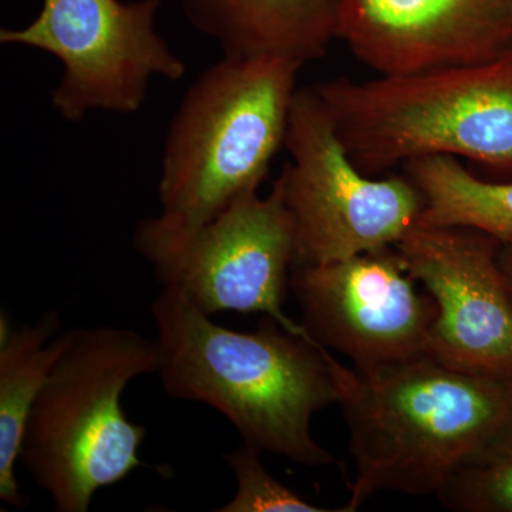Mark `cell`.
I'll return each mask as SVG.
<instances>
[{
  "label": "cell",
  "mask_w": 512,
  "mask_h": 512,
  "mask_svg": "<svg viewBox=\"0 0 512 512\" xmlns=\"http://www.w3.org/2000/svg\"><path fill=\"white\" fill-rule=\"evenodd\" d=\"M151 313L168 396L218 410L261 453L308 467L338 464L311 431L312 417L342 399V363L329 349L268 315L254 332L224 328L167 288Z\"/></svg>",
  "instance_id": "6da1fadb"
},
{
  "label": "cell",
  "mask_w": 512,
  "mask_h": 512,
  "mask_svg": "<svg viewBox=\"0 0 512 512\" xmlns=\"http://www.w3.org/2000/svg\"><path fill=\"white\" fill-rule=\"evenodd\" d=\"M355 477L346 511L382 491L437 495L512 434V383L430 356L373 372L340 366Z\"/></svg>",
  "instance_id": "7a4b0ae2"
},
{
  "label": "cell",
  "mask_w": 512,
  "mask_h": 512,
  "mask_svg": "<svg viewBox=\"0 0 512 512\" xmlns=\"http://www.w3.org/2000/svg\"><path fill=\"white\" fill-rule=\"evenodd\" d=\"M302 67L275 57H231L191 84L165 134L158 220L201 227L258 192L285 147Z\"/></svg>",
  "instance_id": "3957f363"
},
{
  "label": "cell",
  "mask_w": 512,
  "mask_h": 512,
  "mask_svg": "<svg viewBox=\"0 0 512 512\" xmlns=\"http://www.w3.org/2000/svg\"><path fill=\"white\" fill-rule=\"evenodd\" d=\"M157 340L136 330H69L66 348L30 412L19 460L57 512H87L101 488L143 466L147 430L128 420L121 396L131 380L158 373Z\"/></svg>",
  "instance_id": "277c9868"
},
{
  "label": "cell",
  "mask_w": 512,
  "mask_h": 512,
  "mask_svg": "<svg viewBox=\"0 0 512 512\" xmlns=\"http://www.w3.org/2000/svg\"><path fill=\"white\" fill-rule=\"evenodd\" d=\"M313 89L366 174L433 156L512 171V47L487 62Z\"/></svg>",
  "instance_id": "5b68a950"
},
{
  "label": "cell",
  "mask_w": 512,
  "mask_h": 512,
  "mask_svg": "<svg viewBox=\"0 0 512 512\" xmlns=\"http://www.w3.org/2000/svg\"><path fill=\"white\" fill-rule=\"evenodd\" d=\"M275 181L295 229L293 265H322L387 247L419 224L424 198L412 178L366 174L343 144L315 89H298Z\"/></svg>",
  "instance_id": "8992f818"
},
{
  "label": "cell",
  "mask_w": 512,
  "mask_h": 512,
  "mask_svg": "<svg viewBox=\"0 0 512 512\" xmlns=\"http://www.w3.org/2000/svg\"><path fill=\"white\" fill-rule=\"evenodd\" d=\"M134 247L153 266L163 288L180 293L207 315L262 313L311 338L284 311L296 242L275 187L266 197L255 192L239 198L197 228H174L147 218L138 224Z\"/></svg>",
  "instance_id": "52a82bcc"
},
{
  "label": "cell",
  "mask_w": 512,
  "mask_h": 512,
  "mask_svg": "<svg viewBox=\"0 0 512 512\" xmlns=\"http://www.w3.org/2000/svg\"><path fill=\"white\" fill-rule=\"evenodd\" d=\"M161 0H42L29 25L0 43L42 50L62 64L53 109L70 123L90 113L134 114L154 77L178 82L187 66L157 32Z\"/></svg>",
  "instance_id": "ba28073f"
},
{
  "label": "cell",
  "mask_w": 512,
  "mask_h": 512,
  "mask_svg": "<svg viewBox=\"0 0 512 512\" xmlns=\"http://www.w3.org/2000/svg\"><path fill=\"white\" fill-rule=\"evenodd\" d=\"M302 326L316 343L373 372L427 356L437 306L396 247L322 265H292Z\"/></svg>",
  "instance_id": "9c48e42d"
},
{
  "label": "cell",
  "mask_w": 512,
  "mask_h": 512,
  "mask_svg": "<svg viewBox=\"0 0 512 512\" xmlns=\"http://www.w3.org/2000/svg\"><path fill=\"white\" fill-rule=\"evenodd\" d=\"M396 248L436 302L427 356L512 383V293L501 242L473 228L417 224Z\"/></svg>",
  "instance_id": "30bf717a"
},
{
  "label": "cell",
  "mask_w": 512,
  "mask_h": 512,
  "mask_svg": "<svg viewBox=\"0 0 512 512\" xmlns=\"http://www.w3.org/2000/svg\"><path fill=\"white\" fill-rule=\"evenodd\" d=\"M336 39L379 76L487 62L512 47V0H338Z\"/></svg>",
  "instance_id": "8fae6325"
},
{
  "label": "cell",
  "mask_w": 512,
  "mask_h": 512,
  "mask_svg": "<svg viewBox=\"0 0 512 512\" xmlns=\"http://www.w3.org/2000/svg\"><path fill=\"white\" fill-rule=\"evenodd\" d=\"M192 28L222 56L275 57L303 67L336 39L338 0H183Z\"/></svg>",
  "instance_id": "7c38bea8"
},
{
  "label": "cell",
  "mask_w": 512,
  "mask_h": 512,
  "mask_svg": "<svg viewBox=\"0 0 512 512\" xmlns=\"http://www.w3.org/2000/svg\"><path fill=\"white\" fill-rule=\"evenodd\" d=\"M59 328V315L47 312L0 342V500L15 508L28 505L15 474L26 424L69 339Z\"/></svg>",
  "instance_id": "4fadbf2b"
},
{
  "label": "cell",
  "mask_w": 512,
  "mask_h": 512,
  "mask_svg": "<svg viewBox=\"0 0 512 512\" xmlns=\"http://www.w3.org/2000/svg\"><path fill=\"white\" fill-rule=\"evenodd\" d=\"M403 171L423 194L419 225L473 228L500 242L512 238V181L483 180L447 156L417 158Z\"/></svg>",
  "instance_id": "5bb4252c"
},
{
  "label": "cell",
  "mask_w": 512,
  "mask_h": 512,
  "mask_svg": "<svg viewBox=\"0 0 512 512\" xmlns=\"http://www.w3.org/2000/svg\"><path fill=\"white\" fill-rule=\"evenodd\" d=\"M436 497L451 511L512 512V434L461 468Z\"/></svg>",
  "instance_id": "9a60e30c"
},
{
  "label": "cell",
  "mask_w": 512,
  "mask_h": 512,
  "mask_svg": "<svg viewBox=\"0 0 512 512\" xmlns=\"http://www.w3.org/2000/svg\"><path fill=\"white\" fill-rule=\"evenodd\" d=\"M238 488L220 512H330V508L309 503L291 487L276 480L264 467L261 451L245 444L224 454ZM339 512V511H338Z\"/></svg>",
  "instance_id": "2e32d148"
},
{
  "label": "cell",
  "mask_w": 512,
  "mask_h": 512,
  "mask_svg": "<svg viewBox=\"0 0 512 512\" xmlns=\"http://www.w3.org/2000/svg\"><path fill=\"white\" fill-rule=\"evenodd\" d=\"M500 264L512 293V238L508 239V241L501 242Z\"/></svg>",
  "instance_id": "e0dca14e"
}]
</instances>
